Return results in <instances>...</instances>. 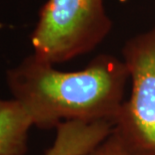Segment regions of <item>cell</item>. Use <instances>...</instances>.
I'll return each mask as SVG.
<instances>
[{
	"instance_id": "6da1fadb",
	"label": "cell",
	"mask_w": 155,
	"mask_h": 155,
	"mask_svg": "<svg viewBox=\"0 0 155 155\" xmlns=\"http://www.w3.org/2000/svg\"><path fill=\"white\" fill-rule=\"evenodd\" d=\"M129 72L122 58L96 55L83 70L62 72L32 54L6 72V84L33 127L114 121L125 101Z\"/></svg>"
},
{
	"instance_id": "7a4b0ae2",
	"label": "cell",
	"mask_w": 155,
	"mask_h": 155,
	"mask_svg": "<svg viewBox=\"0 0 155 155\" xmlns=\"http://www.w3.org/2000/svg\"><path fill=\"white\" fill-rule=\"evenodd\" d=\"M104 0H47L31 33L33 55L51 65L89 54L112 30Z\"/></svg>"
},
{
	"instance_id": "3957f363",
	"label": "cell",
	"mask_w": 155,
	"mask_h": 155,
	"mask_svg": "<svg viewBox=\"0 0 155 155\" xmlns=\"http://www.w3.org/2000/svg\"><path fill=\"white\" fill-rule=\"evenodd\" d=\"M121 54L131 93L112 132L132 155H155V25L125 41Z\"/></svg>"
},
{
	"instance_id": "277c9868",
	"label": "cell",
	"mask_w": 155,
	"mask_h": 155,
	"mask_svg": "<svg viewBox=\"0 0 155 155\" xmlns=\"http://www.w3.org/2000/svg\"><path fill=\"white\" fill-rule=\"evenodd\" d=\"M33 123L14 99L0 98V155H26Z\"/></svg>"
},
{
	"instance_id": "5b68a950",
	"label": "cell",
	"mask_w": 155,
	"mask_h": 155,
	"mask_svg": "<svg viewBox=\"0 0 155 155\" xmlns=\"http://www.w3.org/2000/svg\"><path fill=\"white\" fill-rule=\"evenodd\" d=\"M107 135L108 128L102 123H64L56 129L55 139L44 155H84Z\"/></svg>"
},
{
	"instance_id": "8992f818",
	"label": "cell",
	"mask_w": 155,
	"mask_h": 155,
	"mask_svg": "<svg viewBox=\"0 0 155 155\" xmlns=\"http://www.w3.org/2000/svg\"><path fill=\"white\" fill-rule=\"evenodd\" d=\"M84 155H132L113 132Z\"/></svg>"
}]
</instances>
